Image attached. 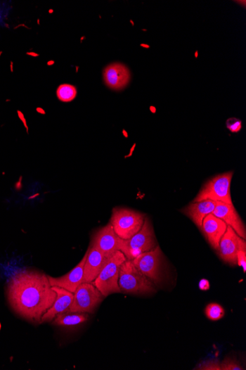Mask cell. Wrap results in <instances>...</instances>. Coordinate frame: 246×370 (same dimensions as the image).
Returning <instances> with one entry per match:
<instances>
[{
  "label": "cell",
  "instance_id": "obj_1",
  "mask_svg": "<svg viewBox=\"0 0 246 370\" xmlns=\"http://www.w3.org/2000/svg\"><path fill=\"white\" fill-rule=\"evenodd\" d=\"M6 295L15 314L30 323L39 324L44 314L55 302L57 295L48 275L27 269L8 280Z\"/></svg>",
  "mask_w": 246,
  "mask_h": 370
},
{
  "label": "cell",
  "instance_id": "obj_2",
  "mask_svg": "<svg viewBox=\"0 0 246 370\" xmlns=\"http://www.w3.org/2000/svg\"><path fill=\"white\" fill-rule=\"evenodd\" d=\"M121 293L129 294H147L156 290L151 281L138 270L131 260H127L121 266L119 276Z\"/></svg>",
  "mask_w": 246,
  "mask_h": 370
},
{
  "label": "cell",
  "instance_id": "obj_3",
  "mask_svg": "<svg viewBox=\"0 0 246 370\" xmlns=\"http://www.w3.org/2000/svg\"><path fill=\"white\" fill-rule=\"evenodd\" d=\"M127 260L124 255L118 250L108 261L93 284L106 298L114 293H121L119 287V276L121 266Z\"/></svg>",
  "mask_w": 246,
  "mask_h": 370
},
{
  "label": "cell",
  "instance_id": "obj_4",
  "mask_svg": "<svg viewBox=\"0 0 246 370\" xmlns=\"http://www.w3.org/2000/svg\"><path fill=\"white\" fill-rule=\"evenodd\" d=\"M145 215L127 208H115L110 219L115 232L122 240H129L142 229Z\"/></svg>",
  "mask_w": 246,
  "mask_h": 370
},
{
  "label": "cell",
  "instance_id": "obj_5",
  "mask_svg": "<svg viewBox=\"0 0 246 370\" xmlns=\"http://www.w3.org/2000/svg\"><path fill=\"white\" fill-rule=\"evenodd\" d=\"M157 246L155 230L150 220L145 217L144 224L139 232L129 240H122L120 251L128 260H133L141 254Z\"/></svg>",
  "mask_w": 246,
  "mask_h": 370
},
{
  "label": "cell",
  "instance_id": "obj_6",
  "mask_svg": "<svg viewBox=\"0 0 246 370\" xmlns=\"http://www.w3.org/2000/svg\"><path fill=\"white\" fill-rule=\"evenodd\" d=\"M233 177V172L213 177L200 190L193 202L211 200L215 202L233 204L232 196H231V183H232Z\"/></svg>",
  "mask_w": 246,
  "mask_h": 370
},
{
  "label": "cell",
  "instance_id": "obj_7",
  "mask_svg": "<svg viewBox=\"0 0 246 370\" xmlns=\"http://www.w3.org/2000/svg\"><path fill=\"white\" fill-rule=\"evenodd\" d=\"M103 295L92 283H82L74 293L70 313L94 314L104 300Z\"/></svg>",
  "mask_w": 246,
  "mask_h": 370
},
{
  "label": "cell",
  "instance_id": "obj_8",
  "mask_svg": "<svg viewBox=\"0 0 246 370\" xmlns=\"http://www.w3.org/2000/svg\"><path fill=\"white\" fill-rule=\"evenodd\" d=\"M162 253L157 245L155 248L146 251L134 259L135 267L153 282L158 283L161 279V264Z\"/></svg>",
  "mask_w": 246,
  "mask_h": 370
},
{
  "label": "cell",
  "instance_id": "obj_9",
  "mask_svg": "<svg viewBox=\"0 0 246 370\" xmlns=\"http://www.w3.org/2000/svg\"><path fill=\"white\" fill-rule=\"evenodd\" d=\"M245 246H246L245 240L242 239L232 228L228 227L217 250L224 262L231 265H235L238 264V251Z\"/></svg>",
  "mask_w": 246,
  "mask_h": 370
},
{
  "label": "cell",
  "instance_id": "obj_10",
  "mask_svg": "<svg viewBox=\"0 0 246 370\" xmlns=\"http://www.w3.org/2000/svg\"><path fill=\"white\" fill-rule=\"evenodd\" d=\"M121 243L122 239L116 234L110 223L96 232L91 245L101 251L105 257L110 258L117 251H120Z\"/></svg>",
  "mask_w": 246,
  "mask_h": 370
},
{
  "label": "cell",
  "instance_id": "obj_11",
  "mask_svg": "<svg viewBox=\"0 0 246 370\" xmlns=\"http://www.w3.org/2000/svg\"><path fill=\"white\" fill-rule=\"evenodd\" d=\"M212 215L225 222L243 240L246 238L245 227L233 204L217 202Z\"/></svg>",
  "mask_w": 246,
  "mask_h": 370
},
{
  "label": "cell",
  "instance_id": "obj_12",
  "mask_svg": "<svg viewBox=\"0 0 246 370\" xmlns=\"http://www.w3.org/2000/svg\"><path fill=\"white\" fill-rule=\"evenodd\" d=\"M86 257L87 251L82 261L68 274L60 277L48 276L51 286L64 288L74 293L76 289L83 283L84 264Z\"/></svg>",
  "mask_w": 246,
  "mask_h": 370
},
{
  "label": "cell",
  "instance_id": "obj_13",
  "mask_svg": "<svg viewBox=\"0 0 246 370\" xmlns=\"http://www.w3.org/2000/svg\"><path fill=\"white\" fill-rule=\"evenodd\" d=\"M108 259L93 245H90L87 250V257L84 264L83 283L94 282L102 269L104 268Z\"/></svg>",
  "mask_w": 246,
  "mask_h": 370
},
{
  "label": "cell",
  "instance_id": "obj_14",
  "mask_svg": "<svg viewBox=\"0 0 246 370\" xmlns=\"http://www.w3.org/2000/svg\"><path fill=\"white\" fill-rule=\"evenodd\" d=\"M129 68L120 63H113L107 66L103 71V79L105 84L115 91H121L130 82Z\"/></svg>",
  "mask_w": 246,
  "mask_h": 370
},
{
  "label": "cell",
  "instance_id": "obj_15",
  "mask_svg": "<svg viewBox=\"0 0 246 370\" xmlns=\"http://www.w3.org/2000/svg\"><path fill=\"white\" fill-rule=\"evenodd\" d=\"M227 227L224 221L210 214L205 218L200 229L203 232L210 245L214 250H217Z\"/></svg>",
  "mask_w": 246,
  "mask_h": 370
},
{
  "label": "cell",
  "instance_id": "obj_16",
  "mask_svg": "<svg viewBox=\"0 0 246 370\" xmlns=\"http://www.w3.org/2000/svg\"><path fill=\"white\" fill-rule=\"evenodd\" d=\"M52 288L56 293V299L53 306L42 317L41 324L52 322L59 314L68 312L73 300V293L59 287L53 286Z\"/></svg>",
  "mask_w": 246,
  "mask_h": 370
},
{
  "label": "cell",
  "instance_id": "obj_17",
  "mask_svg": "<svg viewBox=\"0 0 246 370\" xmlns=\"http://www.w3.org/2000/svg\"><path fill=\"white\" fill-rule=\"evenodd\" d=\"M216 204L217 202L211 200L193 202L183 208L181 212L189 217L199 229H201L203 220L207 215L212 214Z\"/></svg>",
  "mask_w": 246,
  "mask_h": 370
},
{
  "label": "cell",
  "instance_id": "obj_18",
  "mask_svg": "<svg viewBox=\"0 0 246 370\" xmlns=\"http://www.w3.org/2000/svg\"><path fill=\"white\" fill-rule=\"evenodd\" d=\"M89 319L88 314L67 312L57 316L52 324L60 328H73L86 323Z\"/></svg>",
  "mask_w": 246,
  "mask_h": 370
},
{
  "label": "cell",
  "instance_id": "obj_19",
  "mask_svg": "<svg viewBox=\"0 0 246 370\" xmlns=\"http://www.w3.org/2000/svg\"><path fill=\"white\" fill-rule=\"evenodd\" d=\"M56 94L60 101L70 102L77 96V89L71 84H63L58 87Z\"/></svg>",
  "mask_w": 246,
  "mask_h": 370
},
{
  "label": "cell",
  "instance_id": "obj_20",
  "mask_svg": "<svg viewBox=\"0 0 246 370\" xmlns=\"http://www.w3.org/2000/svg\"><path fill=\"white\" fill-rule=\"evenodd\" d=\"M205 314L207 317L211 321H219L224 317L225 312L220 305L211 303L207 306Z\"/></svg>",
  "mask_w": 246,
  "mask_h": 370
},
{
  "label": "cell",
  "instance_id": "obj_21",
  "mask_svg": "<svg viewBox=\"0 0 246 370\" xmlns=\"http://www.w3.org/2000/svg\"><path fill=\"white\" fill-rule=\"evenodd\" d=\"M194 369L199 370H221V362L218 359H210L200 363Z\"/></svg>",
  "mask_w": 246,
  "mask_h": 370
},
{
  "label": "cell",
  "instance_id": "obj_22",
  "mask_svg": "<svg viewBox=\"0 0 246 370\" xmlns=\"http://www.w3.org/2000/svg\"><path fill=\"white\" fill-rule=\"evenodd\" d=\"M221 370H242V366L234 359L226 358L221 362Z\"/></svg>",
  "mask_w": 246,
  "mask_h": 370
},
{
  "label": "cell",
  "instance_id": "obj_23",
  "mask_svg": "<svg viewBox=\"0 0 246 370\" xmlns=\"http://www.w3.org/2000/svg\"><path fill=\"white\" fill-rule=\"evenodd\" d=\"M227 128L233 132H238L242 128V122L238 118H229L226 122Z\"/></svg>",
  "mask_w": 246,
  "mask_h": 370
},
{
  "label": "cell",
  "instance_id": "obj_24",
  "mask_svg": "<svg viewBox=\"0 0 246 370\" xmlns=\"http://www.w3.org/2000/svg\"><path fill=\"white\" fill-rule=\"evenodd\" d=\"M238 264L246 272V246L241 248L238 253Z\"/></svg>",
  "mask_w": 246,
  "mask_h": 370
},
{
  "label": "cell",
  "instance_id": "obj_25",
  "mask_svg": "<svg viewBox=\"0 0 246 370\" xmlns=\"http://www.w3.org/2000/svg\"><path fill=\"white\" fill-rule=\"evenodd\" d=\"M199 288L200 289H202L203 291H207L209 288V284L208 282V280L207 279H202L201 282L199 283Z\"/></svg>",
  "mask_w": 246,
  "mask_h": 370
}]
</instances>
